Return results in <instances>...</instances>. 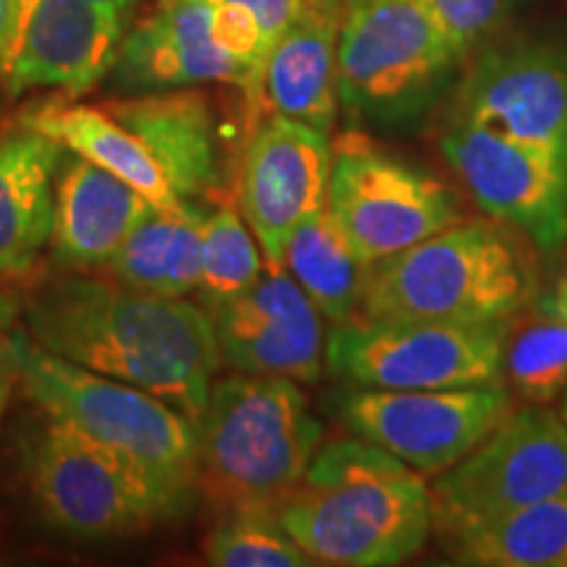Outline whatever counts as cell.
<instances>
[{"mask_svg":"<svg viewBox=\"0 0 567 567\" xmlns=\"http://www.w3.org/2000/svg\"><path fill=\"white\" fill-rule=\"evenodd\" d=\"M27 334L42 350L140 386L189 417L208 405L221 368L208 310L92 276L45 281L24 302Z\"/></svg>","mask_w":567,"mask_h":567,"instance_id":"obj_1","label":"cell"},{"mask_svg":"<svg viewBox=\"0 0 567 567\" xmlns=\"http://www.w3.org/2000/svg\"><path fill=\"white\" fill-rule=\"evenodd\" d=\"M279 523L316 565L389 567L423 549L434 509L421 473L347 436L318 446Z\"/></svg>","mask_w":567,"mask_h":567,"instance_id":"obj_2","label":"cell"},{"mask_svg":"<svg viewBox=\"0 0 567 567\" xmlns=\"http://www.w3.org/2000/svg\"><path fill=\"white\" fill-rule=\"evenodd\" d=\"M534 243L505 221H457L365 266L360 313L373 321L505 323L542 289Z\"/></svg>","mask_w":567,"mask_h":567,"instance_id":"obj_3","label":"cell"},{"mask_svg":"<svg viewBox=\"0 0 567 567\" xmlns=\"http://www.w3.org/2000/svg\"><path fill=\"white\" fill-rule=\"evenodd\" d=\"M197 436V492L224 515L279 517L323 444V425L297 381L239 371L210 386Z\"/></svg>","mask_w":567,"mask_h":567,"instance_id":"obj_4","label":"cell"},{"mask_svg":"<svg viewBox=\"0 0 567 567\" xmlns=\"http://www.w3.org/2000/svg\"><path fill=\"white\" fill-rule=\"evenodd\" d=\"M21 384L42 413L124 463L176 515L197 492V421L145 389L92 373L17 331Z\"/></svg>","mask_w":567,"mask_h":567,"instance_id":"obj_5","label":"cell"},{"mask_svg":"<svg viewBox=\"0 0 567 567\" xmlns=\"http://www.w3.org/2000/svg\"><path fill=\"white\" fill-rule=\"evenodd\" d=\"M460 63L423 0H352L342 13L339 103L358 122L423 116Z\"/></svg>","mask_w":567,"mask_h":567,"instance_id":"obj_6","label":"cell"},{"mask_svg":"<svg viewBox=\"0 0 567 567\" xmlns=\"http://www.w3.org/2000/svg\"><path fill=\"white\" fill-rule=\"evenodd\" d=\"M505 323L373 321L354 316L326 337L323 363L354 389H460L502 381Z\"/></svg>","mask_w":567,"mask_h":567,"instance_id":"obj_7","label":"cell"},{"mask_svg":"<svg viewBox=\"0 0 567 567\" xmlns=\"http://www.w3.org/2000/svg\"><path fill=\"white\" fill-rule=\"evenodd\" d=\"M326 208L365 266L463 221L455 189L358 132L334 142Z\"/></svg>","mask_w":567,"mask_h":567,"instance_id":"obj_8","label":"cell"},{"mask_svg":"<svg viewBox=\"0 0 567 567\" xmlns=\"http://www.w3.org/2000/svg\"><path fill=\"white\" fill-rule=\"evenodd\" d=\"M429 492L434 528L444 536L567 496V425L547 405L509 410L476 450L439 473Z\"/></svg>","mask_w":567,"mask_h":567,"instance_id":"obj_9","label":"cell"},{"mask_svg":"<svg viewBox=\"0 0 567 567\" xmlns=\"http://www.w3.org/2000/svg\"><path fill=\"white\" fill-rule=\"evenodd\" d=\"M27 481L48 520L74 538H113L176 515L124 463L45 415L27 446Z\"/></svg>","mask_w":567,"mask_h":567,"instance_id":"obj_10","label":"cell"},{"mask_svg":"<svg viewBox=\"0 0 567 567\" xmlns=\"http://www.w3.org/2000/svg\"><path fill=\"white\" fill-rule=\"evenodd\" d=\"M513 410L505 381L460 389H354L339 402V417L352 436L365 439L421 476L460 463Z\"/></svg>","mask_w":567,"mask_h":567,"instance_id":"obj_11","label":"cell"},{"mask_svg":"<svg viewBox=\"0 0 567 567\" xmlns=\"http://www.w3.org/2000/svg\"><path fill=\"white\" fill-rule=\"evenodd\" d=\"M442 151L486 216L515 226L544 252L567 243L565 155L457 118Z\"/></svg>","mask_w":567,"mask_h":567,"instance_id":"obj_12","label":"cell"},{"mask_svg":"<svg viewBox=\"0 0 567 567\" xmlns=\"http://www.w3.org/2000/svg\"><path fill=\"white\" fill-rule=\"evenodd\" d=\"M126 24L92 0H17L0 51V82L11 95L59 90L80 97L109 76Z\"/></svg>","mask_w":567,"mask_h":567,"instance_id":"obj_13","label":"cell"},{"mask_svg":"<svg viewBox=\"0 0 567 567\" xmlns=\"http://www.w3.org/2000/svg\"><path fill=\"white\" fill-rule=\"evenodd\" d=\"M334 145L316 126L281 113L255 126L239 168V210L266 264L281 266L289 237L329 195Z\"/></svg>","mask_w":567,"mask_h":567,"instance_id":"obj_14","label":"cell"},{"mask_svg":"<svg viewBox=\"0 0 567 567\" xmlns=\"http://www.w3.org/2000/svg\"><path fill=\"white\" fill-rule=\"evenodd\" d=\"M208 316L221 360L237 371L284 375L297 384L321 379L326 368L321 310L284 266L268 264L250 289L213 305Z\"/></svg>","mask_w":567,"mask_h":567,"instance_id":"obj_15","label":"cell"},{"mask_svg":"<svg viewBox=\"0 0 567 567\" xmlns=\"http://www.w3.org/2000/svg\"><path fill=\"white\" fill-rule=\"evenodd\" d=\"M455 118L567 158V48L517 42L481 55Z\"/></svg>","mask_w":567,"mask_h":567,"instance_id":"obj_16","label":"cell"},{"mask_svg":"<svg viewBox=\"0 0 567 567\" xmlns=\"http://www.w3.org/2000/svg\"><path fill=\"white\" fill-rule=\"evenodd\" d=\"M118 95L237 84L247 74L213 38V9L205 0H158L155 9L124 34L122 51L109 71Z\"/></svg>","mask_w":567,"mask_h":567,"instance_id":"obj_17","label":"cell"},{"mask_svg":"<svg viewBox=\"0 0 567 567\" xmlns=\"http://www.w3.org/2000/svg\"><path fill=\"white\" fill-rule=\"evenodd\" d=\"M153 155L179 200H205L221 184L216 113L195 87L113 97L103 105Z\"/></svg>","mask_w":567,"mask_h":567,"instance_id":"obj_18","label":"cell"},{"mask_svg":"<svg viewBox=\"0 0 567 567\" xmlns=\"http://www.w3.org/2000/svg\"><path fill=\"white\" fill-rule=\"evenodd\" d=\"M153 208L132 184L63 147L55 168L53 260L71 271L105 268Z\"/></svg>","mask_w":567,"mask_h":567,"instance_id":"obj_19","label":"cell"},{"mask_svg":"<svg viewBox=\"0 0 567 567\" xmlns=\"http://www.w3.org/2000/svg\"><path fill=\"white\" fill-rule=\"evenodd\" d=\"M344 9L308 0L276 40L264 71V109L329 134L339 118V30Z\"/></svg>","mask_w":567,"mask_h":567,"instance_id":"obj_20","label":"cell"},{"mask_svg":"<svg viewBox=\"0 0 567 567\" xmlns=\"http://www.w3.org/2000/svg\"><path fill=\"white\" fill-rule=\"evenodd\" d=\"M63 145L19 124L0 137V279L21 276L51 245Z\"/></svg>","mask_w":567,"mask_h":567,"instance_id":"obj_21","label":"cell"},{"mask_svg":"<svg viewBox=\"0 0 567 567\" xmlns=\"http://www.w3.org/2000/svg\"><path fill=\"white\" fill-rule=\"evenodd\" d=\"M210 208L203 200H179L155 208L134 226L109 260L113 279L161 297L197 292L203 260V231Z\"/></svg>","mask_w":567,"mask_h":567,"instance_id":"obj_22","label":"cell"},{"mask_svg":"<svg viewBox=\"0 0 567 567\" xmlns=\"http://www.w3.org/2000/svg\"><path fill=\"white\" fill-rule=\"evenodd\" d=\"M21 124L48 134L61 142L66 151L82 155L95 166L132 184L158 208H172L179 203L145 145L103 105L97 109V105L84 103L48 101L27 111L21 116Z\"/></svg>","mask_w":567,"mask_h":567,"instance_id":"obj_23","label":"cell"},{"mask_svg":"<svg viewBox=\"0 0 567 567\" xmlns=\"http://www.w3.org/2000/svg\"><path fill=\"white\" fill-rule=\"evenodd\" d=\"M452 557L476 567H567V496L513 509L450 536Z\"/></svg>","mask_w":567,"mask_h":567,"instance_id":"obj_24","label":"cell"},{"mask_svg":"<svg viewBox=\"0 0 567 567\" xmlns=\"http://www.w3.org/2000/svg\"><path fill=\"white\" fill-rule=\"evenodd\" d=\"M281 266L331 323L360 313L365 264L352 252L326 205L292 231Z\"/></svg>","mask_w":567,"mask_h":567,"instance_id":"obj_25","label":"cell"},{"mask_svg":"<svg viewBox=\"0 0 567 567\" xmlns=\"http://www.w3.org/2000/svg\"><path fill=\"white\" fill-rule=\"evenodd\" d=\"M502 381L528 405L559 400L567 392V321L536 308L528 318H509L502 342Z\"/></svg>","mask_w":567,"mask_h":567,"instance_id":"obj_26","label":"cell"},{"mask_svg":"<svg viewBox=\"0 0 567 567\" xmlns=\"http://www.w3.org/2000/svg\"><path fill=\"white\" fill-rule=\"evenodd\" d=\"M260 252L264 250L237 205L221 200L210 208L203 231L200 284H197L205 310L243 295L260 279L266 268Z\"/></svg>","mask_w":567,"mask_h":567,"instance_id":"obj_27","label":"cell"},{"mask_svg":"<svg viewBox=\"0 0 567 567\" xmlns=\"http://www.w3.org/2000/svg\"><path fill=\"white\" fill-rule=\"evenodd\" d=\"M205 563L216 567H308L316 559L284 530L276 515L229 513L205 542Z\"/></svg>","mask_w":567,"mask_h":567,"instance_id":"obj_28","label":"cell"},{"mask_svg":"<svg viewBox=\"0 0 567 567\" xmlns=\"http://www.w3.org/2000/svg\"><path fill=\"white\" fill-rule=\"evenodd\" d=\"M425 9L442 27L460 61L484 48L502 30L513 0H423Z\"/></svg>","mask_w":567,"mask_h":567,"instance_id":"obj_29","label":"cell"},{"mask_svg":"<svg viewBox=\"0 0 567 567\" xmlns=\"http://www.w3.org/2000/svg\"><path fill=\"white\" fill-rule=\"evenodd\" d=\"M19 329L9 337L0 339V421H3L6 408H9L13 386L21 381V358H19Z\"/></svg>","mask_w":567,"mask_h":567,"instance_id":"obj_30","label":"cell"},{"mask_svg":"<svg viewBox=\"0 0 567 567\" xmlns=\"http://www.w3.org/2000/svg\"><path fill=\"white\" fill-rule=\"evenodd\" d=\"M534 308L542 310V313L567 321V274L559 276L547 292H538Z\"/></svg>","mask_w":567,"mask_h":567,"instance_id":"obj_31","label":"cell"},{"mask_svg":"<svg viewBox=\"0 0 567 567\" xmlns=\"http://www.w3.org/2000/svg\"><path fill=\"white\" fill-rule=\"evenodd\" d=\"M17 313H19L17 300L0 287V339H6L13 329H17V326H13L17 323Z\"/></svg>","mask_w":567,"mask_h":567,"instance_id":"obj_32","label":"cell"},{"mask_svg":"<svg viewBox=\"0 0 567 567\" xmlns=\"http://www.w3.org/2000/svg\"><path fill=\"white\" fill-rule=\"evenodd\" d=\"M13 13H17V0H0V51H3L6 40H9Z\"/></svg>","mask_w":567,"mask_h":567,"instance_id":"obj_33","label":"cell"},{"mask_svg":"<svg viewBox=\"0 0 567 567\" xmlns=\"http://www.w3.org/2000/svg\"><path fill=\"white\" fill-rule=\"evenodd\" d=\"M92 3L103 6V9H109L113 13H118V17L130 21L134 9H137V0H92Z\"/></svg>","mask_w":567,"mask_h":567,"instance_id":"obj_34","label":"cell"},{"mask_svg":"<svg viewBox=\"0 0 567 567\" xmlns=\"http://www.w3.org/2000/svg\"><path fill=\"white\" fill-rule=\"evenodd\" d=\"M559 417H563V423L567 425V392L563 394V402H559Z\"/></svg>","mask_w":567,"mask_h":567,"instance_id":"obj_35","label":"cell"},{"mask_svg":"<svg viewBox=\"0 0 567 567\" xmlns=\"http://www.w3.org/2000/svg\"><path fill=\"white\" fill-rule=\"evenodd\" d=\"M321 3L337 6V9H347V6H350V3H352V0H321Z\"/></svg>","mask_w":567,"mask_h":567,"instance_id":"obj_36","label":"cell"}]
</instances>
